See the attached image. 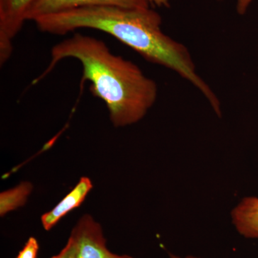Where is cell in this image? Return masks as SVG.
<instances>
[{
  "label": "cell",
  "mask_w": 258,
  "mask_h": 258,
  "mask_svg": "<svg viewBox=\"0 0 258 258\" xmlns=\"http://www.w3.org/2000/svg\"><path fill=\"white\" fill-rule=\"evenodd\" d=\"M113 5L128 8H149V0H37L29 11L27 20L35 21L45 15L84 8V7Z\"/></svg>",
  "instance_id": "cell-5"
},
{
  "label": "cell",
  "mask_w": 258,
  "mask_h": 258,
  "mask_svg": "<svg viewBox=\"0 0 258 258\" xmlns=\"http://www.w3.org/2000/svg\"><path fill=\"white\" fill-rule=\"evenodd\" d=\"M38 250V242L35 237H30L17 258H37Z\"/></svg>",
  "instance_id": "cell-9"
},
{
  "label": "cell",
  "mask_w": 258,
  "mask_h": 258,
  "mask_svg": "<svg viewBox=\"0 0 258 258\" xmlns=\"http://www.w3.org/2000/svg\"><path fill=\"white\" fill-rule=\"evenodd\" d=\"M93 188L92 182L88 177H81L76 186L50 211L41 217L45 230H50L61 219L71 210L79 208Z\"/></svg>",
  "instance_id": "cell-6"
},
{
  "label": "cell",
  "mask_w": 258,
  "mask_h": 258,
  "mask_svg": "<svg viewBox=\"0 0 258 258\" xmlns=\"http://www.w3.org/2000/svg\"><path fill=\"white\" fill-rule=\"evenodd\" d=\"M34 23L39 30L51 35H64L79 29L106 32L152 63L172 70L189 81L201 91L216 114L222 115L218 98L197 74L187 47L163 32L161 15L150 7H84L40 17Z\"/></svg>",
  "instance_id": "cell-1"
},
{
  "label": "cell",
  "mask_w": 258,
  "mask_h": 258,
  "mask_svg": "<svg viewBox=\"0 0 258 258\" xmlns=\"http://www.w3.org/2000/svg\"><path fill=\"white\" fill-rule=\"evenodd\" d=\"M68 58L79 61L83 82H89L93 96L104 102L115 127L137 123L155 103L158 88L154 80L146 76L137 64L113 53L101 40L81 33L52 47L50 63L34 83Z\"/></svg>",
  "instance_id": "cell-2"
},
{
  "label": "cell",
  "mask_w": 258,
  "mask_h": 258,
  "mask_svg": "<svg viewBox=\"0 0 258 258\" xmlns=\"http://www.w3.org/2000/svg\"><path fill=\"white\" fill-rule=\"evenodd\" d=\"M151 5H154L157 7H164V8H169V0H149Z\"/></svg>",
  "instance_id": "cell-12"
},
{
  "label": "cell",
  "mask_w": 258,
  "mask_h": 258,
  "mask_svg": "<svg viewBox=\"0 0 258 258\" xmlns=\"http://www.w3.org/2000/svg\"><path fill=\"white\" fill-rule=\"evenodd\" d=\"M170 258H201L199 257H196V256L192 255H188L186 256V257H180V256L176 255V254H170Z\"/></svg>",
  "instance_id": "cell-13"
},
{
  "label": "cell",
  "mask_w": 258,
  "mask_h": 258,
  "mask_svg": "<svg viewBox=\"0 0 258 258\" xmlns=\"http://www.w3.org/2000/svg\"><path fill=\"white\" fill-rule=\"evenodd\" d=\"M37 0H0V64L11 57L13 41L23 28L29 11Z\"/></svg>",
  "instance_id": "cell-4"
},
{
  "label": "cell",
  "mask_w": 258,
  "mask_h": 258,
  "mask_svg": "<svg viewBox=\"0 0 258 258\" xmlns=\"http://www.w3.org/2000/svg\"><path fill=\"white\" fill-rule=\"evenodd\" d=\"M67 244L76 258H134L111 252L107 247L101 225L89 215L80 219L71 231Z\"/></svg>",
  "instance_id": "cell-3"
},
{
  "label": "cell",
  "mask_w": 258,
  "mask_h": 258,
  "mask_svg": "<svg viewBox=\"0 0 258 258\" xmlns=\"http://www.w3.org/2000/svg\"><path fill=\"white\" fill-rule=\"evenodd\" d=\"M33 186L32 183L23 181L18 186L3 191L0 194V215L5 216L8 212L13 211L27 203Z\"/></svg>",
  "instance_id": "cell-8"
},
{
  "label": "cell",
  "mask_w": 258,
  "mask_h": 258,
  "mask_svg": "<svg viewBox=\"0 0 258 258\" xmlns=\"http://www.w3.org/2000/svg\"><path fill=\"white\" fill-rule=\"evenodd\" d=\"M232 225L245 238H258V198L246 197L231 212Z\"/></svg>",
  "instance_id": "cell-7"
},
{
  "label": "cell",
  "mask_w": 258,
  "mask_h": 258,
  "mask_svg": "<svg viewBox=\"0 0 258 258\" xmlns=\"http://www.w3.org/2000/svg\"><path fill=\"white\" fill-rule=\"evenodd\" d=\"M220 1H223V0H220ZM236 2H237L236 8H237V13L240 15H244L252 0H236Z\"/></svg>",
  "instance_id": "cell-11"
},
{
  "label": "cell",
  "mask_w": 258,
  "mask_h": 258,
  "mask_svg": "<svg viewBox=\"0 0 258 258\" xmlns=\"http://www.w3.org/2000/svg\"><path fill=\"white\" fill-rule=\"evenodd\" d=\"M50 258H76L72 249L69 244H66L64 248L58 254Z\"/></svg>",
  "instance_id": "cell-10"
}]
</instances>
